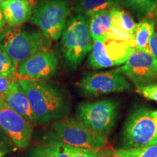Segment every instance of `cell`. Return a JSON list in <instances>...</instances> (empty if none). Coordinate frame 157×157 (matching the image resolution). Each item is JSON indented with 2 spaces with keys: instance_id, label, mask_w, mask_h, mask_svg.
Listing matches in <instances>:
<instances>
[{
  "instance_id": "3",
  "label": "cell",
  "mask_w": 157,
  "mask_h": 157,
  "mask_svg": "<svg viewBox=\"0 0 157 157\" xmlns=\"http://www.w3.org/2000/svg\"><path fill=\"white\" fill-rule=\"evenodd\" d=\"M50 140L74 148L98 151L107 146V137L94 132L77 119L66 118L54 121L50 127Z\"/></svg>"
},
{
  "instance_id": "2",
  "label": "cell",
  "mask_w": 157,
  "mask_h": 157,
  "mask_svg": "<svg viewBox=\"0 0 157 157\" xmlns=\"http://www.w3.org/2000/svg\"><path fill=\"white\" fill-rule=\"evenodd\" d=\"M87 17L77 14L67 20L61 35V48L68 68L76 71L93 48Z\"/></svg>"
},
{
  "instance_id": "15",
  "label": "cell",
  "mask_w": 157,
  "mask_h": 157,
  "mask_svg": "<svg viewBox=\"0 0 157 157\" xmlns=\"http://www.w3.org/2000/svg\"><path fill=\"white\" fill-rule=\"evenodd\" d=\"M111 10L98 12L88 17L90 34L93 41L107 38L108 32L112 26Z\"/></svg>"
},
{
  "instance_id": "8",
  "label": "cell",
  "mask_w": 157,
  "mask_h": 157,
  "mask_svg": "<svg viewBox=\"0 0 157 157\" xmlns=\"http://www.w3.org/2000/svg\"><path fill=\"white\" fill-rule=\"evenodd\" d=\"M76 85L80 93L84 97H98L131 90V84L127 77L118 69L88 73Z\"/></svg>"
},
{
  "instance_id": "22",
  "label": "cell",
  "mask_w": 157,
  "mask_h": 157,
  "mask_svg": "<svg viewBox=\"0 0 157 157\" xmlns=\"http://www.w3.org/2000/svg\"><path fill=\"white\" fill-rule=\"evenodd\" d=\"M16 68L13 60L0 47V75L14 78Z\"/></svg>"
},
{
  "instance_id": "5",
  "label": "cell",
  "mask_w": 157,
  "mask_h": 157,
  "mask_svg": "<svg viewBox=\"0 0 157 157\" xmlns=\"http://www.w3.org/2000/svg\"><path fill=\"white\" fill-rule=\"evenodd\" d=\"M69 14L68 0H41L33 8L30 22L40 29L44 36L58 40Z\"/></svg>"
},
{
  "instance_id": "13",
  "label": "cell",
  "mask_w": 157,
  "mask_h": 157,
  "mask_svg": "<svg viewBox=\"0 0 157 157\" xmlns=\"http://www.w3.org/2000/svg\"><path fill=\"white\" fill-rule=\"evenodd\" d=\"M2 99L12 109L25 118L33 126L39 124L38 119L31 109L28 98L20 85L18 80L15 79L12 82Z\"/></svg>"
},
{
  "instance_id": "20",
  "label": "cell",
  "mask_w": 157,
  "mask_h": 157,
  "mask_svg": "<svg viewBox=\"0 0 157 157\" xmlns=\"http://www.w3.org/2000/svg\"><path fill=\"white\" fill-rule=\"evenodd\" d=\"M123 7L130 10L137 17L148 16L156 9L157 0H121Z\"/></svg>"
},
{
  "instance_id": "4",
  "label": "cell",
  "mask_w": 157,
  "mask_h": 157,
  "mask_svg": "<svg viewBox=\"0 0 157 157\" xmlns=\"http://www.w3.org/2000/svg\"><path fill=\"white\" fill-rule=\"evenodd\" d=\"M152 111L140 107L133 111L121 133V149H132L157 144V127Z\"/></svg>"
},
{
  "instance_id": "1",
  "label": "cell",
  "mask_w": 157,
  "mask_h": 157,
  "mask_svg": "<svg viewBox=\"0 0 157 157\" xmlns=\"http://www.w3.org/2000/svg\"><path fill=\"white\" fill-rule=\"evenodd\" d=\"M18 82L40 124L64 119L70 111V104L64 93L43 80L18 79Z\"/></svg>"
},
{
  "instance_id": "24",
  "label": "cell",
  "mask_w": 157,
  "mask_h": 157,
  "mask_svg": "<svg viewBox=\"0 0 157 157\" xmlns=\"http://www.w3.org/2000/svg\"><path fill=\"white\" fill-rule=\"evenodd\" d=\"M137 92L147 99L157 103V84L137 88Z\"/></svg>"
},
{
  "instance_id": "26",
  "label": "cell",
  "mask_w": 157,
  "mask_h": 157,
  "mask_svg": "<svg viewBox=\"0 0 157 157\" xmlns=\"http://www.w3.org/2000/svg\"><path fill=\"white\" fill-rule=\"evenodd\" d=\"M143 51L148 52V54L157 58V31H154V34L149 40L148 45Z\"/></svg>"
},
{
  "instance_id": "27",
  "label": "cell",
  "mask_w": 157,
  "mask_h": 157,
  "mask_svg": "<svg viewBox=\"0 0 157 157\" xmlns=\"http://www.w3.org/2000/svg\"><path fill=\"white\" fill-rule=\"evenodd\" d=\"M16 78L0 75V98H2L13 80Z\"/></svg>"
},
{
  "instance_id": "34",
  "label": "cell",
  "mask_w": 157,
  "mask_h": 157,
  "mask_svg": "<svg viewBox=\"0 0 157 157\" xmlns=\"http://www.w3.org/2000/svg\"><path fill=\"white\" fill-rule=\"evenodd\" d=\"M0 133H4V132H2V131L1 129H0ZM4 134H5V133H4Z\"/></svg>"
},
{
  "instance_id": "25",
  "label": "cell",
  "mask_w": 157,
  "mask_h": 157,
  "mask_svg": "<svg viewBox=\"0 0 157 157\" xmlns=\"http://www.w3.org/2000/svg\"><path fill=\"white\" fill-rule=\"evenodd\" d=\"M69 147V151L71 157H101L98 154L97 151L87 149L74 148Z\"/></svg>"
},
{
  "instance_id": "32",
  "label": "cell",
  "mask_w": 157,
  "mask_h": 157,
  "mask_svg": "<svg viewBox=\"0 0 157 157\" xmlns=\"http://www.w3.org/2000/svg\"><path fill=\"white\" fill-rule=\"evenodd\" d=\"M5 154V152H0V157H2Z\"/></svg>"
},
{
  "instance_id": "30",
  "label": "cell",
  "mask_w": 157,
  "mask_h": 157,
  "mask_svg": "<svg viewBox=\"0 0 157 157\" xmlns=\"http://www.w3.org/2000/svg\"><path fill=\"white\" fill-rule=\"evenodd\" d=\"M151 113H152L153 117H154V121H155V122H156V124L157 127V110H156V111H151Z\"/></svg>"
},
{
  "instance_id": "10",
  "label": "cell",
  "mask_w": 157,
  "mask_h": 157,
  "mask_svg": "<svg viewBox=\"0 0 157 157\" xmlns=\"http://www.w3.org/2000/svg\"><path fill=\"white\" fill-rule=\"evenodd\" d=\"M117 69L136 88L157 84V58L145 51L135 50Z\"/></svg>"
},
{
  "instance_id": "12",
  "label": "cell",
  "mask_w": 157,
  "mask_h": 157,
  "mask_svg": "<svg viewBox=\"0 0 157 157\" xmlns=\"http://www.w3.org/2000/svg\"><path fill=\"white\" fill-rule=\"evenodd\" d=\"M58 66V57L53 51L43 50L21 62L16 68L15 76L17 80L45 81L56 74Z\"/></svg>"
},
{
  "instance_id": "7",
  "label": "cell",
  "mask_w": 157,
  "mask_h": 157,
  "mask_svg": "<svg viewBox=\"0 0 157 157\" xmlns=\"http://www.w3.org/2000/svg\"><path fill=\"white\" fill-rule=\"evenodd\" d=\"M0 47L17 66L43 49V37L38 31L15 29L7 31Z\"/></svg>"
},
{
  "instance_id": "18",
  "label": "cell",
  "mask_w": 157,
  "mask_h": 157,
  "mask_svg": "<svg viewBox=\"0 0 157 157\" xmlns=\"http://www.w3.org/2000/svg\"><path fill=\"white\" fill-rule=\"evenodd\" d=\"M31 157H71L69 147L62 143L50 140L33 151Z\"/></svg>"
},
{
  "instance_id": "14",
  "label": "cell",
  "mask_w": 157,
  "mask_h": 157,
  "mask_svg": "<svg viewBox=\"0 0 157 157\" xmlns=\"http://www.w3.org/2000/svg\"><path fill=\"white\" fill-rule=\"evenodd\" d=\"M5 21L11 26L25 23L30 19L33 11L31 0H8L0 4Z\"/></svg>"
},
{
  "instance_id": "23",
  "label": "cell",
  "mask_w": 157,
  "mask_h": 157,
  "mask_svg": "<svg viewBox=\"0 0 157 157\" xmlns=\"http://www.w3.org/2000/svg\"><path fill=\"white\" fill-rule=\"evenodd\" d=\"M107 38L113 39V40L126 42L135 49V35L129 34V33H127L126 31H121L120 29L113 26V25L111 27L109 32H108Z\"/></svg>"
},
{
  "instance_id": "29",
  "label": "cell",
  "mask_w": 157,
  "mask_h": 157,
  "mask_svg": "<svg viewBox=\"0 0 157 157\" xmlns=\"http://www.w3.org/2000/svg\"><path fill=\"white\" fill-rule=\"evenodd\" d=\"M5 24V19L4 17L2 10L1 7H0V29H2Z\"/></svg>"
},
{
  "instance_id": "11",
  "label": "cell",
  "mask_w": 157,
  "mask_h": 157,
  "mask_svg": "<svg viewBox=\"0 0 157 157\" xmlns=\"http://www.w3.org/2000/svg\"><path fill=\"white\" fill-rule=\"evenodd\" d=\"M33 125L15 112L0 98V129L17 148H26L31 142Z\"/></svg>"
},
{
  "instance_id": "21",
  "label": "cell",
  "mask_w": 157,
  "mask_h": 157,
  "mask_svg": "<svg viewBox=\"0 0 157 157\" xmlns=\"http://www.w3.org/2000/svg\"><path fill=\"white\" fill-rule=\"evenodd\" d=\"M113 157H157V144L154 146L132 149H118Z\"/></svg>"
},
{
  "instance_id": "6",
  "label": "cell",
  "mask_w": 157,
  "mask_h": 157,
  "mask_svg": "<svg viewBox=\"0 0 157 157\" xmlns=\"http://www.w3.org/2000/svg\"><path fill=\"white\" fill-rule=\"evenodd\" d=\"M119 108L114 100L84 102L78 105L76 119L94 132L106 136L114 128Z\"/></svg>"
},
{
  "instance_id": "33",
  "label": "cell",
  "mask_w": 157,
  "mask_h": 157,
  "mask_svg": "<svg viewBox=\"0 0 157 157\" xmlns=\"http://www.w3.org/2000/svg\"><path fill=\"white\" fill-rule=\"evenodd\" d=\"M7 1H8V0H0V4L5 2H7Z\"/></svg>"
},
{
  "instance_id": "31",
  "label": "cell",
  "mask_w": 157,
  "mask_h": 157,
  "mask_svg": "<svg viewBox=\"0 0 157 157\" xmlns=\"http://www.w3.org/2000/svg\"><path fill=\"white\" fill-rule=\"evenodd\" d=\"M155 24L157 27V10H156V13H155Z\"/></svg>"
},
{
  "instance_id": "9",
  "label": "cell",
  "mask_w": 157,
  "mask_h": 157,
  "mask_svg": "<svg viewBox=\"0 0 157 157\" xmlns=\"http://www.w3.org/2000/svg\"><path fill=\"white\" fill-rule=\"evenodd\" d=\"M135 50L126 42L105 38L93 41L88 57V66L93 69H103L124 64Z\"/></svg>"
},
{
  "instance_id": "17",
  "label": "cell",
  "mask_w": 157,
  "mask_h": 157,
  "mask_svg": "<svg viewBox=\"0 0 157 157\" xmlns=\"http://www.w3.org/2000/svg\"><path fill=\"white\" fill-rule=\"evenodd\" d=\"M155 21L148 16L137 23L135 34V50H143L146 48L151 37L154 33Z\"/></svg>"
},
{
  "instance_id": "19",
  "label": "cell",
  "mask_w": 157,
  "mask_h": 157,
  "mask_svg": "<svg viewBox=\"0 0 157 157\" xmlns=\"http://www.w3.org/2000/svg\"><path fill=\"white\" fill-rule=\"evenodd\" d=\"M111 12L113 26L135 35L137 23L129 12L121 7H113Z\"/></svg>"
},
{
  "instance_id": "16",
  "label": "cell",
  "mask_w": 157,
  "mask_h": 157,
  "mask_svg": "<svg viewBox=\"0 0 157 157\" xmlns=\"http://www.w3.org/2000/svg\"><path fill=\"white\" fill-rule=\"evenodd\" d=\"M121 6V0H76L74 11L77 14L90 17L98 12Z\"/></svg>"
},
{
  "instance_id": "28",
  "label": "cell",
  "mask_w": 157,
  "mask_h": 157,
  "mask_svg": "<svg viewBox=\"0 0 157 157\" xmlns=\"http://www.w3.org/2000/svg\"><path fill=\"white\" fill-rule=\"evenodd\" d=\"M12 143L4 133H0V152H7L12 150Z\"/></svg>"
}]
</instances>
